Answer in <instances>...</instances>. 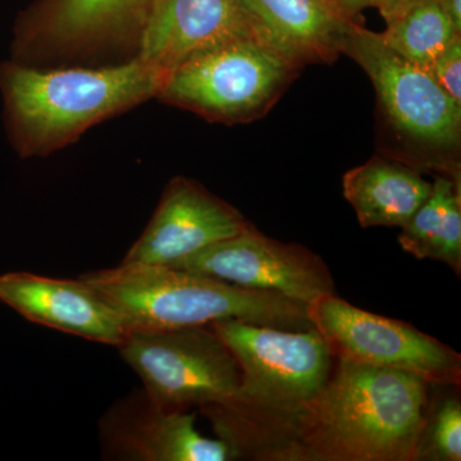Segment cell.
<instances>
[{
    "label": "cell",
    "instance_id": "11",
    "mask_svg": "<svg viewBox=\"0 0 461 461\" xmlns=\"http://www.w3.org/2000/svg\"><path fill=\"white\" fill-rule=\"evenodd\" d=\"M195 411H166L144 390L113 403L99 421L102 455L121 461H232L223 439L208 438L195 426Z\"/></svg>",
    "mask_w": 461,
    "mask_h": 461
},
{
    "label": "cell",
    "instance_id": "2",
    "mask_svg": "<svg viewBox=\"0 0 461 461\" xmlns=\"http://www.w3.org/2000/svg\"><path fill=\"white\" fill-rule=\"evenodd\" d=\"M166 72L138 56L103 68L0 63V94L9 141L23 158L42 157L71 144L90 127L158 98Z\"/></svg>",
    "mask_w": 461,
    "mask_h": 461
},
{
    "label": "cell",
    "instance_id": "10",
    "mask_svg": "<svg viewBox=\"0 0 461 461\" xmlns=\"http://www.w3.org/2000/svg\"><path fill=\"white\" fill-rule=\"evenodd\" d=\"M169 267L278 294L304 305L323 294H336L332 273L318 254L296 242L268 238L253 223Z\"/></svg>",
    "mask_w": 461,
    "mask_h": 461
},
{
    "label": "cell",
    "instance_id": "4",
    "mask_svg": "<svg viewBox=\"0 0 461 461\" xmlns=\"http://www.w3.org/2000/svg\"><path fill=\"white\" fill-rule=\"evenodd\" d=\"M342 54L362 67L377 94L381 154L461 185V105L427 69L399 56L362 23L346 35Z\"/></svg>",
    "mask_w": 461,
    "mask_h": 461
},
{
    "label": "cell",
    "instance_id": "12",
    "mask_svg": "<svg viewBox=\"0 0 461 461\" xmlns=\"http://www.w3.org/2000/svg\"><path fill=\"white\" fill-rule=\"evenodd\" d=\"M249 226L238 209L180 176L167 185L156 213L122 263L172 266Z\"/></svg>",
    "mask_w": 461,
    "mask_h": 461
},
{
    "label": "cell",
    "instance_id": "1",
    "mask_svg": "<svg viewBox=\"0 0 461 461\" xmlns=\"http://www.w3.org/2000/svg\"><path fill=\"white\" fill-rule=\"evenodd\" d=\"M430 384L336 357L315 393L282 405L227 399L198 409L236 460L414 461Z\"/></svg>",
    "mask_w": 461,
    "mask_h": 461
},
{
    "label": "cell",
    "instance_id": "13",
    "mask_svg": "<svg viewBox=\"0 0 461 461\" xmlns=\"http://www.w3.org/2000/svg\"><path fill=\"white\" fill-rule=\"evenodd\" d=\"M244 39L262 41L242 0H157L136 56L168 75L191 58Z\"/></svg>",
    "mask_w": 461,
    "mask_h": 461
},
{
    "label": "cell",
    "instance_id": "22",
    "mask_svg": "<svg viewBox=\"0 0 461 461\" xmlns=\"http://www.w3.org/2000/svg\"><path fill=\"white\" fill-rule=\"evenodd\" d=\"M461 32V0H436Z\"/></svg>",
    "mask_w": 461,
    "mask_h": 461
},
{
    "label": "cell",
    "instance_id": "19",
    "mask_svg": "<svg viewBox=\"0 0 461 461\" xmlns=\"http://www.w3.org/2000/svg\"><path fill=\"white\" fill-rule=\"evenodd\" d=\"M460 386L430 384L414 461L461 460Z\"/></svg>",
    "mask_w": 461,
    "mask_h": 461
},
{
    "label": "cell",
    "instance_id": "18",
    "mask_svg": "<svg viewBox=\"0 0 461 461\" xmlns=\"http://www.w3.org/2000/svg\"><path fill=\"white\" fill-rule=\"evenodd\" d=\"M386 23L382 41L412 65L429 71L461 32L436 0H397L378 9Z\"/></svg>",
    "mask_w": 461,
    "mask_h": 461
},
{
    "label": "cell",
    "instance_id": "8",
    "mask_svg": "<svg viewBox=\"0 0 461 461\" xmlns=\"http://www.w3.org/2000/svg\"><path fill=\"white\" fill-rule=\"evenodd\" d=\"M213 329L229 346L241 371L230 399L249 405H282L304 399L327 381L335 355L315 329L285 330L241 321Z\"/></svg>",
    "mask_w": 461,
    "mask_h": 461
},
{
    "label": "cell",
    "instance_id": "5",
    "mask_svg": "<svg viewBox=\"0 0 461 461\" xmlns=\"http://www.w3.org/2000/svg\"><path fill=\"white\" fill-rule=\"evenodd\" d=\"M300 72L266 42L244 39L176 67L158 98L212 122H253L271 111Z\"/></svg>",
    "mask_w": 461,
    "mask_h": 461
},
{
    "label": "cell",
    "instance_id": "15",
    "mask_svg": "<svg viewBox=\"0 0 461 461\" xmlns=\"http://www.w3.org/2000/svg\"><path fill=\"white\" fill-rule=\"evenodd\" d=\"M267 45L300 69L330 65L342 54L346 35L359 20L335 0H242Z\"/></svg>",
    "mask_w": 461,
    "mask_h": 461
},
{
    "label": "cell",
    "instance_id": "20",
    "mask_svg": "<svg viewBox=\"0 0 461 461\" xmlns=\"http://www.w3.org/2000/svg\"><path fill=\"white\" fill-rule=\"evenodd\" d=\"M429 72L441 89L461 105V36L436 58Z\"/></svg>",
    "mask_w": 461,
    "mask_h": 461
},
{
    "label": "cell",
    "instance_id": "9",
    "mask_svg": "<svg viewBox=\"0 0 461 461\" xmlns=\"http://www.w3.org/2000/svg\"><path fill=\"white\" fill-rule=\"evenodd\" d=\"M157 0H36L18 16L12 59L87 56L135 44Z\"/></svg>",
    "mask_w": 461,
    "mask_h": 461
},
{
    "label": "cell",
    "instance_id": "3",
    "mask_svg": "<svg viewBox=\"0 0 461 461\" xmlns=\"http://www.w3.org/2000/svg\"><path fill=\"white\" fill-rule=\"evenodd\" d=\"M80 278L117 309L129 332L213 326L223 321L313 329L302 303L169 266L121 263Z\"/></svg>",
    "mask_w": 461,
    "mask_h": 461
},
{
    "label": "cell",
    "instance_id": "21",
    "mask_svg": "<svg viewBox=\"0 0 461 461\" xmlns=\"http://www.w3.org/2000/svg\"><path fill=\"white\" fill-rule=\"evenodd\" d=\"M335 2L348 17L359 20V14L363 9L371 7L379 9L390 3L397 2V0H335Z\"/></svg>",
    "mask_w": 461,
    "mask_h": 461
},
{
    "label": "cell",
    "instance_id": "7",
    "mask_svg": "<svg viewBox=\"0 0 461 461\" xmlns=\"http://www.w3.org/2000/svg\"><path fill=\"white\" fill-rule=\"evenodd\" d=\"M306 315L339 359L414 373L429 384H461V355L411 324L363 311L336 294L315 297Z\"/></svg>",
    "mask_w": 461,
    "mask_h": 461
},
{
    "label": "cell",
    "instance_id": "14",
    "mask_svg": "<svg viewBox=\"0 0 461 461\" xmlns=\"http://www.w3.org/2000/svg\"><path fill=\"white\" fill-rule=\"evenodd\" d=\"M0 302L32 323L99 344L117 348L129 333L117 309L81 278L5 273L0 276Z\"/></svg>",
    "mask_w": 461,
    "mask_h": 461
},
{
    "label": "cell",
    "instance_id": "6",
    "mask_svg": "<svg viewBox=\"0 0 461 461\" xmlns=\"http://www.w3.org/2000/svg\"><path fill=\"white\" fill-rule=\"evenodd\" d=\"M160 408L189 411L238 393L241 371L213 326L132 330L117 346Z\"/></svg>",
    "mask_w": 461,
    "mask_h": 461
},
{
    "label": "cell",
    "instance_id": "16",
    "mask_svg": "<svg viewBox=\"0 0 461 461\" xmlns=\"http://www.w3.org/2000/svg\"><path fill=\"white\" fill-rule=\"evenodd\" d=\"M432 186L420 171L384 154L373 156L342 177V193L363 229H402L429 199Z\"/></svg>",
    "mask_w": 461,
    "mask_h": 461
},
{
    "label": "cell",
    "instance_id": "17",
    "mask_svg": "<svg viewBox=\"0 0 461 461\" xmlns=\"http://www.w3.org/2000/svg\"><path fill=\"white\" fill-rule=\"evenodd\" d=\"M397 240L406 253L444 263L460 277L461 185L436 176L429 199L403 224Z\"/></svg>",
    "mask_w": 461,
    "mask_h": 461
}]
</instances>
